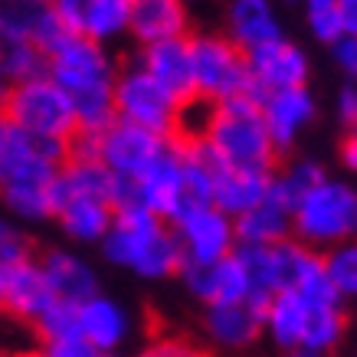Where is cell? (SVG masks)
Listing matches in <instances>:
<instances>
[{"mask_svg":"<svg viewBox=\"0 0 357 357\" xmlns=\"http://www.w3.org/2000/svg\"><path fill=\"white\" fill-rule=\"evenodd\" d=\"M119 73L121 69L112 63L105 46L79 33H69L50 53V76L69 92L79 115V131L89 135H102L119 121L115 109Z\"/></svg>","mask_w":357,"mask_h":357,"instance_id":"cell-1","label":"cell"},{"mask_svg":"<svg viewBox=\"0 0 357 357\" xmlns=\"http://www.w3.org/2000/svg\"><path fill=\"white\" fill-rule=\"evenodd\" d=\"M98 246L112 266L131 269L141 279H171L184 269V249L174 227L148 206L119 210L112 233Z\"/></svg>","mask_w":357,"mask_h":357,"instance_id":"cell-2","label":"cell"},{"mask_svg":"<svg viewBox=\"0 0 357 357\" xmlns=\"http://www.w3.org/2000/svg\"><path fill=\"white\" fill-rule=\"evenodd\" d=\"M204 141L213 148V154L227 167H239V171L275 174V164L282 158L269 135V125L262 119L256 96H239L229 98V102H220L213 109L210 125H206Z\"/></svg>","mask_w":357,"mask_h":357,"instance_id":"cell-3","label":"cell"},{"mask_svg":"<svg viewBox=\"0 0 357 357\" xmlns=\"http://www.w3.org/2000/svg\"><path fill=\"white\" fill-rule=\"evenodd\" d=\"M3 119L20 125V128L40 135V138H53L73 144L79 135V115L76 105L59 82L50 73L17 86H7L3 92Z\"/></svg>","mask_w":357,"mask_h":357,"instance_id":"cell-4","label":"cell"},{"mask_svg":"<svg viewBox=\"0 0 357 357\" xmlns=\"http://www.w3.org/2000/svg\"><path fill=\"white\" fill-rule=\"evenodd\" d=\"M295 239L318 252L357 239V187L331 177L314 187L295 210Z\"/></svg>","mask_w":357,"mask_h":357,"instance_id":"cell-5","label":"cell"},{"mask_svg":"<svg viewBox=\"0 0 357 357\" xmlns=\"http://www.w3.org/2000/svg\"><path fill=\"white\" fill-rule=\"evenodd\" d=\"M69 161V144L40 138L33 131L0 119V184L50 187Z\"/></svg>","mask_w":357,"mask_h":357,"instance_id":"cell-6","label":"cell"},{"mask_svg":"<svg viewBox=\"0 0 357 357\" xmlns=\"http://www.w3.org/2000/svg\"><path fill=\"white\" fill-rule=\"evenodd\" d=\"M194 53L197 92L206 102H229L239 96H252V69L249 56L239 43L220 33H194L190 36Z\"/></svg>","mask_w":357,"mask_h":357,"instance_id":"cell-7","label":"cell"},{"mask_svg":"<svg viewBox=\"0 0 357 357\" xmlns=\"http://www.w3.org/2000/svg\"><path fill=\"white\" fill-rule=\"evenodd\" d=\"M115 109H119L121 121L141 125V128L174 141L177 125H181L184 102H177L144 66L135 63V66H125L119 73V82H115Z\"/></svg>","mask_w":357,"mask_h":357,"instance_id":"cell-8","label":"cell"},{"mask_svg":"<svg viewBox=\"0 0 357 357\" xmlns=\"http://www.w3.org/2000/svg\"><path fill=\"white\" fill-rule=\"evenodd\" d=\"M171 148V141L154 135V131L131 125V121H115L109 131H102L98 138V161L105 164L112 174L138 181L164 151Z\"/></svg>","mask_w":357,"mask_h":357,"instance_id":"cell-9","label":"cell"},{"mask_svg":"<svg viewBox=\"0 0 357 357\" xmlns=\"http://www.w3.org/2000/svg\"><path fill=\"white\" fill-rule=\"evenodd\" d=\"M174 233L181 239L184 262H197V266L227 259L239 246L236 220L227 217L220 206H204V210L190 213L187 220H181V223L174 227Z\"/></svg>","mask_w":357,"mask_h":357,"instance_id":"cell-10","label":"cell"},{"mask_svg":"<svg viewBox=\"0 0 357 357\" xmlns=\"http://www.w3.org/2000/svg\"><path fill=\"white\" fill-rule=\"evenodd\" d=\"M56 302L50 279L40 259H26L17 266H0V305L20 325H36L43 312Z\"/></svg>","mask_w":357,"mask_h":357,"instance_id":"cell-11","label":"cell"},{"mask_svg":"<svg viewBox=\"0 0 357 357\" xmlns=\"http://www.w3.org/2000/svg\"><path fill=\"white\" fill-rule=\"evenodd\" d=\"M141 204L164 223H177L184 217V194H187V177H184V151L171 141V148L138 177Z\"/></svg>","mask_w":357,"mask_h":357,"instance_id":"cell-12","label":"cell"},{"mask_svg":"<svg viewBox=\"0 0 357 357\" xmlns=\"http://www.w3.org/2000/svg\"><path fill=\"white\" fill-rule=\"evenodd\" d=\"M181 282H184L187 292L194 295L204 308H210V305H229V302H249V275L236 252L220 262H206V266L184 262Z\"/></svg>","mask_w":357,"mask_h":357,"instance_id":"cell-13","label":"cell"},{"mask_svg":"<svg viewBox=\"0 0 357 357\" xmlns=\"http://www.w3.org/2000/svg\"><path fill=\"white\" fill-rule=\"evenodd\" d=\"M249 69H252V96L282 92V89H302L308 82V56L285 36L275 43L252 50Z\"/></svg>","mask_w":357,"mask_h":357,"instance_id":"cell-14","label":"cell"},{"mask_svg":"<svg viewBox=\"0 0 357 357\" xmlns=\"http://www.w3.org/2000/svg\"><path fill=\"white\" fill-rule=\"evenodd\" d=\"M204 335L213 347L246 351L266 335V312L249 302L210 305L204 308Z\"/></svg>","mask_w":357,"mask_h":357,"instance_id":"cell-15","label":"cell"},{"mask_svg":"<svg viewBox=\"0 0 357 357\" xmlns=\"http://www.w3.org/2000/svg\"><path fill=\"white\" fill-rule=\"evenodd\" d=\"M138 63L144 66L177 102L187 105V102L200 98V92H197V73H194V53H190V36L144 46Z\"/></svg>","mask_w":357,"mask_h":357,"instance_id":"cell-16","label":"cell"},{"mask_svg":"<svg viewBox=\"0 0 357 357\" xmlns=\"http://www.w3.org/2000/svg\"><path fill=\"white\" fill-rule=\"evenodd\" d=\"M259 98L262 119L269 125V135L275 141L279 154H285L295 144L298 131L314 119V98L308 89H282V92H266Z\"/></svg>","mask_w":357,"mask_h":357,"instance_id":"cell-17","label":"cell"},{"mask_svg":"<svg viewBox=\"0 0 357 357\" xmlns=\"http://www.w3.org/2000/svg\"><path fill=\"white\" fill-rule=\"evenodd\" d=\"M66 36H69V30L56 17L53 3H17V0H7V7H3V40H30L50 56Z\"/></svg>","mask_w":357,"mask_h":357,"instance_id":"cell-18","label":"cell"},{"mask_svg":"<svg viewBox=\"0 0 357 357\" xmlns=\"http://www.w3.org/2000/svg\"><path fill=\"white\" fill-rule=\"evenodd\" d=\"M187 26V0H135L131 7L128 33L141 43V50L167 40H184Z\"/></svg>","mask_w":357,"mask_h":357,"instance_id":"cell-19","label":"cell"},{"mask_svg":"<svg viewBox=\"0 0 357 357\" xmlns=\"http://www.w3.org/2000/svg\"><path fill=\"white\" fill-rule=\"evenodd\" d=\"M40 266H43L46 279H50V289L59 302H89L98 295V279L92 266H89L82 256L69 252V249H46L40 256Z\"/></svg>","mask_w":357,"mask_h":357,"instance_id":"cell-20","label":"cell"},{"mask_svg":"<svg viewBox=\"0 0 357 357\" xmlns=\"http://www.w3.org/2000/svg\"><path fill=\"white\" fill-rule=\"evenodd\" d=\"M79 318H82V335L102 354H119L125 347V341L131 337V314L115 298H109L102 292L79 305Z\"/></svg>","mask_w":357,"mask_h":357,"instance_id":"cell-21","label":"cell"},{"mask_svg":"<svg viewBox=\"0 0 357 357\" xmlns=\"http://www.w3.org/2000/svg\"><path fill=\"white\" fill-rule=\"evenodd\" d=\"M272 177L275 174L266 171H239V167H220L217 171V187H213V206H220L227 217H243L249 210L269 197Z\"/></svg>","mask_w":357,"mask_h":357,"instance_id":"cell-22","label":"cell"},{"mask_svg":"<svg viewBox=\"0 0 357 357\" xmlns=\"http://www.w3.org/2000/svg\"><path fill=\"white\" fill-rule=\"evenodd\" d=\"M227 23H229V40L239 43L246 53L282 40L279 17L272 10V0H229Z\"/></svg>","mask_w":357,"mask_h":357,"instance_id":"cell-23","label":"cell"},{"mask_svg":"<svg viewBox=\"0 0 357 357\" xmlns=\"http://www.w3.org/2000/svg\"><path fill=\"white\" fill-rule=\"evenodd\" d=\"M56 223L76 243H102L115 227V206L102 197H73L56 213Z\"/></svg>","mask_w":357,"mask_h":357,"instance_id":"cell-24","label":"cell"},{"mask_svg":"<svg viewBox=\"0 0 357 357\" xmlns=\"http://www.w3.org/2000/svg\"><path fill=\"white\" fill-rule=\"evenodd\" d=\"M295 236V213L266 197L256 210L236 217V239L239 246H279Z\"/></svg>","mask_w":357,"mask_h":357,"instance_id":"cell-25","label":"cell"},{"mask_svg":"<svg viewBox=\"0 0 357 357\" xmlns=\"http://www.w3.org/2000/svg\"><path fill=\"white\" fill-rule=\"evenodd\" d=\"M305 325H308V302L298 292L282 289L266 308V337L285 354V351L302 347Z\"/></svg>","mask_w":357,"mask_h":357,"instance_id":"cell-26","label":"cell"},{"mask_svg":"<svg viewBox=\"0 0 357 357\" xmlns=\"http://www.w3.org/2000/svg\"><path fill=\"white\" fill-rule=\"evenodd\" d=\"M328 174L325 167L318 161H292L285 171H275V177H272V187H269V197L275 200V204H282L285 210H298L302 206V200L308 194H312L318 184H325Z\"/></svg>","mask_w":357,"mask_h":357,"instance_id":"cell-27","label":"cell"},{"mask_svg":"<svg viewBox=\"0 0 357 357\" xmlns=\"http://www.w3.org/2000/svg\"><path fill=\"white\" fill-rule=\"evenodd\" d=\"M347 331L344 305H308V325H305L302 347H312L318 354H331Z\"/></svg>","mask_w":357,"mask_h":357,"instance_id":"cell-28","label":"cell"},{"mask_svg":"<svg viewBox=\"0 0 357 357\" xmlns=\"http://www.w3.org/2000/svg\"><path fill=\"white\" fill-rule=\"evenodd\" d=\"M0 69H3L7 86H17V82H26V79L46 76L50 73V56L30 40H3Z\"/></svg>","mask_w":357,"mask_h":357,"instance_id":"cell-29","label":"cell"},{"mask_svg":"<svg viewBox=\"0 0 357 357\" xmlns=\"http://www.w3.org/2000/svg\"><path fill=\"white\" fill-rule=\"evenodd\" d=\"M131 7H135V0H92L86 36L89 40L105 43V40H115V36H121V33H128Z\"/></svg>","mask_w":357,"mask_h":357,"instance_id":"cell-30","label":"cell"},{"mask_svg":"<svg viewBox=\"0 0 357 357\" xmlns=\"http://www.w3.org/2000/svg\"><path fill=\"white\" fill-rule=\"evenodd\" d=\"M33 335L40 337V344H53V341H63V337L82 335L79 305L76 302H59V298H56V302L43 312V318L33 325Z\"/></svg>","mask_w":357,"mask_h":357,"instance_id":"cell-31","label":"cell"},{"mask_svg":"<svg viewBox=\"0 0 357 357\" xmlns=\"http://www.w3.org/2000/svg\"><path fill=\"white\" fill-rule=\"evenodd\" d=\"M325 266L331 282L337 285V292H341V298L344 302H357V239L328 249Z\"/></svg>","mask_w":357,"mask_h":357,"instance_id":"cell-32","label":"cell"},{"mask_svg":"<svg viewBox=\"0 0 357 357\" xmlns=\"http://www.w3.org/2000/svg\"><path fill=\"white\" fill-rule=\"evenodd\" d=\"M308 30H312V36L318 40V43H328V46H335L337 40H344L347 36V20H344L341 3L308 10Z\"/></svg>","mask_w":357,"mask_h":357,"instance_id":"cell-33","label":"cell"},{"mask_svg":"<svg viewBox=\"0 0 357 357\" xmlns=\"http://www.w3.org/2000/svg\"><path fill=\"white\" fill-rule=\"evenodd\" d=\"M26 259H36L33 256V243L17 227L3 223V229H0V266H17V262Z\"/></svg>","mask_w":357,"mask_h":357,"instance_id":"cell-34","label":"cell"},{"mask_svg":"<svg viewBox=\"0 0 357 357\" xmlns=\"http://www.w3.org/2000/svg\"><path fill=\"white\" fill-rule=\"evenodd\" d=\"M50 3H53L56 17L66 23V30L86 36V23H89V7H92V0H50Z\"/></svg>","mask_w":357,"mask_h":357,"instance_id":"cell-35","label":"cell"},{"mask_svg":"<svg viewBox=\"0 0 357 357\" xmlns=\"http://www.w3.org/2000/svg\"><path fill=\"white\" fill-rule=\"evenodd\" d=\"M50 357H102L92 341L86 335H73V337H63V341H53V344H40Z\"/></svg>","mask_w":357,"mask_h":357,"instance_id":"cell-36","label":"cell"},{"mask_svg":"<svg viewBox=\"0 0 357 357\" xmlns=\"http://www.w3.org/2000/svg\"><path fill=\"white\" fill-rule=\"evenodd\" d=\"M331 56H335L337 69H341L351 82H357V36L354 33H347L344 40H337V43L331 46Z\"/></svg>","mask_w":357,"mask_h":357,"instance_id":"cell-37","label":"cell"},{"mask_svg":"<svg viewBox=\"0 0 357 357\" xmlns=\"http://www.w3.org/2000/svg\"><path fill=\"white\" fill-rule=\"evenodd\" d=\"M337 119L347 131H357V82H347L337 92Z\"/></svg>","mask_w":357,"mask_h":357,"instance_id":"cell-38","label":"cell"},{"mask_svg":"<svg viewBox=\"0 0 357 357\" xmlns=\"http://www.w3.org/2000/svg\"><path fill=\"white\" fill-rule=\"evenodd\" d=\"M135 357H200V354L190 344H184V341H158V344L144 347Z\"/></svg>","mask_w":357,"mask_h":357,"instance_id":"cell-39","label":"cell"},{"mask_svg":"<svg viewBox=\"0 0 357 357\" xmlns=\"http://www.w3.org/2000/svg\"><path fill=\"white\" fill-rule=\"evenodd\" d=\"M337 158L351 174H357V131H347L341 144H337Z\"/></svg>","mask_w":357,"mask_h":357,"instance_id":"cell-40","label":"cell"},{"mask_svg":"<svg viewBox=\"0 0 357 357\" xmlns=\"http://www.w3.org/2000/svg\"><path fill=\"white\" fill-rule=\"evenodd\" d=\"M282 357H328V354H318L312 347H295V351H285Z\"/></svg>","mask_w":357,"mask_h":357,"instance_id":"cell-41","label":"cell"},{"mask_svg":"<svg viewBox=\"0 0 357 357\" xmlns=\"http://www.w3.org/2000/svg\"><path fill=\"white\" fill-rule=\"evenodd\" d=\"M335 3H341V0H305V7H308V10H318V7H335Z\"/></svg>","mask_w":357,"mask_h":357,"instance_id":"cell-42","label":"cell"},{"mask_svg":"<svg viewBox=\"0 0 357 357\" xmlns=\"http://www.w3.org/2000/svg\"><path fill=\"white\" fill-rule=\"evenodd\" d=\"M20 357H50V354H46L43 347H36V351H26V354H20Z\"/></svg>","mask_w":357,"mask_h":357,"instance_id":"cell-43","label":"cell"},{"mask_svg":"<svg viewBox=\"0 0 357 357\" xmlns=\"http://www.w3.org/2000/svg\"><path fill=\"white\" fill-rule=\"evenodd\" d=\"M17 3H50V0H17Z\"/></svg>","mask_w":357,"mask_h":357,"instance_id":"cell-44","label":"cell"},{"mask_svg":"<svg viewBox=\"0 0 357 357\" xmlns=\"http://www.w3.org/2000/svg\"><path fill=\"white\" fill-rule=\"evenodd\" d=\"M102 357H119V354H102Z\"/></svg>","mask_w":357,"mask_h":357,"instance_id":"cell-45","label":"cell"}]
</instances>
